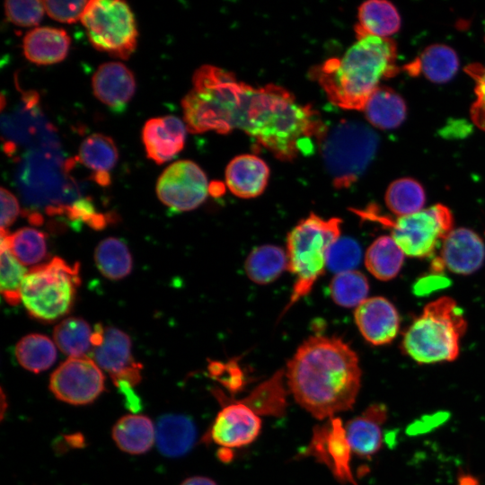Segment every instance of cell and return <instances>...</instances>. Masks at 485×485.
Segmentation results:
<instances>
[{
	"label": "cell",
	"instance_id": "cell-30",
	"mask_svg": "<svg viewBox=\"0 0 485 485\" xmlns=\"http://www.w3.org/2000/svg\"><path fill=\"white\" fill-rule=\"evenodd\" d=\"M405 254L391 236L376 238L365 255L367 270L377 279L387 281L400 272Z\"/></svg>",
	"mask_w": 485,
	"mask_h": 485
},
{
	"label": "cell",
	"instance_id": "cell-24",
	"mask_svg": "<svg viewBox=\"0 0 485 485\" xmlns=\"http://www.w3.org/2000/svg\"><path fill=\"white\" fill-rule=\"evenodd\" d=\"M400 26V14L392 4L384 0H370L358 8L355 31L357 39L366 36L389 38L399 31Z\"/></svg>",
	"mask_w": 485,
	"mask_h": 485
},
{
	"label": "cell",
	"instance_id": "cell-27",
	"mask_svg": "<svg viewBox=\"0 0 485 485\" xmlns=\"http://www.w3.org/2000/svg\"><path fill=\"white\" fill-rule=\"evenodd\" d=\"M370 124L380 129H393L405 119L406 104L393 90L379 86L363 109Z\"/></svg>",
	"mask_w": 485,
	"mask_h": 485
},
{
	"label": "cell",
	"instance_id": "cell-39",
	"mask_svg": "<svg viewBox=\"0 0 485 485\" xmlns=\"http://www.w3.org/2000/svg\"><path fill=\"white\" fill-rule=\"evenodd\" d=\"M43 1H6L4 12L7 19L18 26H34L44 13Z\"/></svg>",
	"mask_w": 485,
	"mask_h": 485
},
{
	"label": "cell",
	"instance_id": "cell-32",
	"mask_svg": "<svg viewBox=\"0 0 485 485\" xmlns=\"http://www.w3.org/2000/svg\"><path fill=\"white\" fill-rule=\"evenodd\" d=\"M94 260L101 273L111 280L125 278L132 269V257L127 244L116 237L106 238L98 244Z\"/></svg>",
	"mask_w": 485,
	"mask_h": 485
},
{
	"label": "cell",
	"instance_id": "cell-15",
	"mask_svg": "<svg viewBox=\"0 0 485 485\" xmlns=\"http://www.w3.org/2000/svg\"><path fill=\"white\" fill-rule=\"evenodd\" d=\"M308 451L322 460L340 481L355 483L349 465L352 451L340 419L331 418L326 425L317 428Z\"/></svg>",
	"mask_w": 485,
	"mask_h": 485
},
{
	"label": "cell",
	"instance_id": "cell-25",
	"mask_svg": "<svg viewBox=\"0 0 485 485\" xmlns=\"http://www.w3.org/2000/svg\"><path fill=\"white\" fill-rule=\"evenodd\" d=\"M459 60L455 51L443 44H433L408 64L405 68L411 75L420 73L431 82L442 84L449 81L456 74Z\"/></svg>",
	"mask_w": 485,
	"mask_h": 485
},
{
	"label": "cell",
	"instance_id": "cell-17",
	"mask_svg": "<svg viewBox=\"0 0 485 485\" xmlns=\"http://www.w3.org/2000/svg\"><path fill=\"white\" fill-rule=\"evenodd\" d=\"M186 125L178 117L167 115L148 119L142 139L148 158L161 164L179 154L185 144Z\"/></svg>",
	"mask_w": 485,
	"mask_h": 485
},
{
	"label": "cell",
	"instance_id": "cell-29",
	"mask_svg": "<svg viewBox=\"0 0 485 485\" xmlns=\"http://www.w3.org/2000/svg\"><path fill=\"white\" fill-rule=\"evenodd\" d=\"M287 252L274 244H264L253 249L247 256L244 269L247 277L254 283L267 285L287 269Z\"/></svg>",
	"mask_w": 485,
	"mask_h": 485
},
{
	"label": "cell",
	"instance_id": "cell-2",
	"mask_svg": "<svg viewBox=\"0 0 485 485\" xmlns=\"http://www.w3.org/2000/svg\"><path fill=\"white\" fill-rule=\"evenodd\" d=\"M326 127L317 111L300 104L287 89L267 84L254 88L245 84L235 129H241L276 158L290 162L309 151Z\"/></svg>",
	"mask_w": 485,
	"mask_h": 485
},
{
	"label": "cell",
	"instance_id": "cell-36",
	"mask_svg": "<svg viewBox=\"0 0 485 485\" xmlns=\"http://www.w3.org/2000/svg\"><path fill=\"white\" fill-rule=\"evenodd\" d=\"M26 269L9 249L7 237H1V293L15 305L22 300V287Z\"/></svg>",
	"mask_w": 485,
	"mask_h": 485
},
{
	"label": "cell",
	"instance_id": "cell-40",
	"mask_svg": "<svg viewBox=\"0 0 485 485\" xmlns=\"http://www.w3.org/2000/svg\"><path fill=\"white\" fill-rule=\"evenodd\" d=\"M466 72L475 82L476 99L471 108V117L474 124L485 131V66L472 64Z\"/></svg>",
	"mask_w": 485,
	"mask_h": 485
},
{
	"label": "cell",
	"instance_id": "cell-33",
	"mask_svg": "<svg viewBox=\"0 0 485 485\" xmlns=\"http://www.w3.org/2000/svg\"><path fill=\"white\" fill-rule=\"evenodd\" d=\"M15 356L22 367L33 373H40L54 364L57 350L54 343L47 336L30 334L17 343Z\"/></svg>",
	"mask_w": 485,
	"mask_h": 485
},
{
	"label": "cell",
	"instance_id": "cell-12",
	"mask_svg": "<svg viewBox=\"0 0 485 485\" xmlns=\"http://www.w3.org/2000/svg\"><path fill=\"white\" fill-rule=\"evenodd\" d=\"M104 375L87 357H69L51 375L49 388L59 400L73 405L95 401L104 390Z\"/></svg>",
	"mask_w": 485,
	"mask_h": 485
},
{
	"label": "cell",
	"instance_id": "cell-26",
	"mask_svg": "<svg viewBox=\"0 0 485 485\" xmlns=\"http://www.w3.org/2000/svg\"><path fill=\"white\" fill-rule=\"evenodd\" d=\"M112 438L122 451L140 454L146 453L154 445L155 428L146 416L126 415L115 423Z\"/></svg>",
	"mask_w": 485,
	"mask_h": 485
},
{
	"label": "cell",
	"instance_id": "cell-14",
	"mask_svg": "<svg viewBox=\"0 0 485 485\" xmlns=\"http://www.w3.org/2000/svg\"><path fill=\"white\" fill-rule=\"evenodd\" d=\"M92 353L93 361L110 374L113 383L122 381L135 386L140 382L142 366L134 360L131 341L125 332L105 328L102 341Z\"/></svg>",
	"mask_w": 485,
	"mask_h": 485
},
{
	"label": "cell",
	"instance_id": "cell-19",
	"mask_svg": "<svg viewBox=\"0 0 485 485\" xmlns=\"http://www.w3.org/2000/svg\"><path fill=\"white\" fill-rule=\"evenodd\" d=\"M92 82L96 98L116 111L122 110L135 93L134 75L119 62L101 65Z\"/></svg>",
	"mask_w": 485,
	"mask_h": 485
},
{
	"label": "cell",
	"instance_id": "cell-22",
	"mask_svg": "<svg viewBox=\"0 0 485 485\" xmlns=\"http://www.w3.org/2000/svg\"><path fill=\"white\" fill-rule=\"evenodd\" d=\"M70 38L66 31L52 27H37L23 38V53L37 65H51L62 61L67 55Z\"/></svg>",
	"mask_w": 485,
	"mask_h": 485
},
{
	"label": "cell",
	"instance_id": "cell-18",
	"mask_svg": "<svg viewBox=\"0 0 485 485\" xmlns=\"http://www.w3.org/2000/svg\"><path fill=\"white\" fill-rule=\"evenodd\" d=\"M440 260L450 271L468 275L477 271L485 260V245L472 230H452L442 242Z\"/></svg>",
	"mask_w": 485,
	"mask_h": 485
},
{
	"label": "cell",
	"instance_id": "cell-31",
	"mask_svg": "<svg viewBox=\"0 0 485 485\" xmlns=\"http://www.w3.org/2000/svg\"><path fill=\"white\" fill-rule=\"evenodd\" d=\"M93 331L82 318L70 317L54 329V340L59 349L70 357H83L93 352Z\"/></svg>",
	"mask_w": 485,
	"mask_h": 485
},
{
	"label": "cell",
	"instance_id": "cell-34",
	"mask_svg": "<svg viewBox=\"0 0 485 485\" xmlns=\"http://www.w3.org/2000/svg\"><path fill=\"white\" fill-rule=\"evenodd\" d=\"M426 195L422 185L411 178L392 181L385 193V204L396 216H404L422 210Z\"/></svg>",
	"mask_w": 485,
	"mask_h": 485
},
{
	"label": "cell",
	"instance_id": "cell-3",
	"mask_svg": "<svg viewBox=\"0 0 485 485\" xmlns=\"http://www.w3.org/2000/svg\"><path fill=\"white\" fill-rule=\"evenodd\" d=\"M397 49L390 38H358L341 57H332L311 71L334 105L363 110L382 79L394 76Z\"/></svg>",
	"mask_w": 485,
	"mask_h": 485
},
{
	"label": "cell",
	"instance_id": "cell-35",
	"mask_svg": "<svg viewBox=\"0 0 485 485\" xmlns=\"http://www.w3.org/2000/svg\"><path fill=\"white\" fill-rule=\"evenodd\" d=\"M329 288L335 304L345 308H357L367 299L369 284L364 274L354 269L337 273Z\"/></svg>",
	"mask_w": 485,
	"mask_h": 485
},
{
	"label": "cell",
	"instance_id": "cell-37",
	"mask_svg": "<svg viewBox=\"0 0 485 485\" xmlns=\"http://www.w3.org/2000/svg\"><path fill=\"white\" fill-rule=\"evenodd\" d=\"M9 249L24 265L40 262L46 257L47 242L43 232L23 227L8 235Z\"/></svg>",
	"mask_w": 485,
	"mask_h": 485
},
{
	"label": "cell",
	"instance_id": "cell-10",
	"mask_svg": "<svg viewBox=\"0 0 485 485\" xmlns=\"http://www.w3.org/2000/svg\"><path fill=\"white\" fill-rule=\"evenodd\" d=\"M81 22L97 50L122 59H128L135 51L137 29L134 14L126 2L88 1Z\"/></svg>",
	"mask_w": 485,
	"mask_h": 485
},
{
	"label": "cell",
	"instance_id": "cell-23",
	"mask_svg": "<svg viewBox=\"0 0 485 485\" xmlns=\"http://www.w3.org/2000/svg\"><path fill=\"white\" fill-rule=\"evenodd\" d=\"M196 438L197 430L193 421L183 415L163 416L155 428L158 449L168 457H179L188 453Z\"/></svg>",
	"mask_w": 485,
	"mask_h": 485
},
{
	"label": "cell",
	"instance_id": "cell-41",
	"mask_svg": "<svg viewBox=\"0 0 485 485\" xmlns=\"http://www.w3.org/2000/svg\"><path fill=\"white\" fill-rule=\"evenodd\" d=\"M88 1H43L47 13L61 22L74 23L79 19Z\"/></svg>",
	"mask_w": 485,
	"mask_h": 485
},
{
	"label": "cell",
	"instance_id": "cell-42",
	"mask_svg": "<svg viewBox=\"0 0 485 485\" xmlns=\"http://www.w3.org/2000/svg\"><path fill=\"white\" fill-rule=\"evenodd\" d=\"M1 231H7L19 215V204L16 198L4 188H1Z\"/></svg>",
	"mask_w": 485,
	"mask_h": 485
},
{
	"label": "cell",
	"instance_id": "cell-1",
	"mask_svg": "<svg viewBox=\"0 0 485 485\" xmlns=\"http://www.w3.org/2000/svg\"><path fill=\"white\" fill-rule=\"evenodd\" d=\"M286 375L296 402L324 419L353 407L362 373L357 353L342 339L314 335L298 347Z\"/></svg>",
	"mask_w": 485,
	"mask_h": 485
},
{
	"label": "cell",
	"instance_id": "cell-4",
	"mask_svg": "<svg viewBox=\"0 0 485 485\" xmlns=\"http://www.w3.org/2000/svg\"><path fill=\"white\" fill-rule=\"evenodd\" d=\"M193 87L181 100L183 119L191 133L234 129L245 83L233 73L210 65L200 66L193 75Z\"/></svg>",
	"mask_w": 485,
	"mask_h": 485
},
{
	"label": "cell",
	"instance_id": "cell-28",
	"mask_svg": "<svg viewBox=\"0 0 485 485\" xmlns=\"http://www.w3.org/2000/svg\"><path fill=\"white\" fill-rule=\"evenodd\" d=\"M119 154L115 143L102 134L87 137L79 147V160L95 174L93 179L100 185L110 183L109 171L116 164Z\"/></svg>",
	"mask_w": 485,
	"mask_h": 485
},
{
	"label": "cell",
	"instance_id": "cell-9",
	"mask_svg": "<svg viewBox=\"0 0 485 485\" xmlns=\"http://www.w3.org/2000/svg\"><path fill=\"white\" fill-rule=\"evenodd\" d=\"M352 211L363 219L389 227L396 244L405 255L413 258L431 256L453 230L454 225L452 212L442 204L395 219L381 215L375 205Z\"/></svg>",
	"mask_w": 485,
	"mask_h": 485
},
{
	"label": "cell",
	"instance_id": "cell-43",
	"mask_svg": "<svg viewBox=\"0 0 485 485\" xmlns=\"http://www.w3.org/2000/svg\"><path fill=\"white\" fill-rule=\"evenodd\" d=\"M114 384L124 395L127 407L133 412H137L141 407V401L137 393L133 391V385L126 382H117Z\"/></svg>",
	"mask_w": 485,
	"mask_h": 485
},
{
	"label": "cell",
	"instance_id": "cell-13",
	"mask_svg": "<svg viewBox=\"0 0 485 485\" xmlns=\"http://www.w3.org/2000/svg\"><path fill=\"white\" fill-rule=\"evenodd\" d=\"M260 429L261 419L250 405L232 402L217 413L208 436L216 445L232 449L251 444Z\"/></svg>",
	"mask_w": 485,
	"mask_h": 485
},
{
	"label": "cell",
	"instance_id": "cell-38",
	"mask_svg": "<svg viewBox=\"0 0 485 485\" xmlns=\"http://www.w3.org/2000/svg\"><path fill=\"white\" fill-rule=\"evenodd\" d=\"M360 260L359 244L351 238H340L329 250L327 268L336 273L354 270Z\"/></svg>",
	"mask_w": 485,
	"mask_h": 485
},
{
	"label": "cell",
	"instance_id": "cell-5",
	"mask_svg": "<svg viewBox=\"0 0 485 485\" xmlns=\"http://www.w3.org/2000/svg\"><path fill=\"white\" fill-rule=\"evenodd\" d=\"M466 329L463 310L453 298L443 296L426 304L404 332L401 348L419 364L453 361Z\"/></svg>",
	"mask_w": 485,
	"mask_h": 485
},
{
	"label": "cell",
	"instance_id": "cell-11",
	"mask_svg": "<svg viewBox=\"0 0 485 485\" xmlns=\"http://www.w3.org/2000/svg\"><path fill=\"white\" fill-rule=\"evenodd\" d=\"M209 184L203 170L194 162L181 160L169 165L156 184L159 199L172 210L190 211L207 198Z\"/></svg>",
	"mask_w": 485,
	"mask_h": 485
},
{
	"label": "cell",
	"instance_id": "cell-8",
	"mask_svg": "<svg viewBox=\"0 0 485 485\" xmlns=\"http://www.w3.org/2000/svg\"><path fill=\"white\" fill-rule=\"evenodd\" d=\"M79 284V264L55 257L29 270L22 282V301L31 316L53 322L70 311Z\"/></svg>",
	"mask_w": 485,
	"mask_h": 485
},
{
	"label": "cell",
	"instance_id": "cell-21",
	"mask_svg": "<svg viewBox=\"0 0 485 485\" xmlns=\"http://www.w3.org/2000/svg\"><path fill=\"white\" fill-rule=\"evenodd\" d=\"M269 168L254 154L234 157L225 169V183L229 190L242 198L260 196L268 184Z\"/></svg>",
	"mask_w": 485,
	"mask_h": 485
},
{
	"label": "cell",
	"instance_id": "cell-44",
	"mask_svg": "<svg viewBox=\"0 0 485 485\" xmlns=\"http://www.w3.org/2000/svg\"><path fill=\"white\" fill-rule=\"evenodd\" d=\"M181 485H217L215 481L205 476H193L186 479Z\"/></svg>",
	"mask_w": 485,
	"mask_h": 485
},
{
	"label": "cell",
	"instance_id": "cell-6",
	"mask_svg": "<svg viewBox=\"0 0 485 485\" xmlns=\"http://www.w3.org/2000/svg\"><path fill=\"white\" fill-rule=\"evenodd\" d=\"M341 219L322 218L311 213L300 220L287 237V269L295 281L284 315L301 298L312 291L327 268V256L331 245L340 238Z\"/></svg>",
	"mask_w": 485,
	"mask_h": 485
},
{
	"label": "cell",
	"instance_id": "cell-16",
	"mask_svg": "<svg viewBox=\"0 0 485 485\" xmlns=\"http://www.w3.org/2000/svg\"><path fill=\"white\" fill-rule=\"evenodd\" d=\"M356 324L363 338L371 345L391 343L400 329V316L386 298L374 296L359 304L354 313Z\"/></svg>",
	"mask_w": 485,
	"mask_h": 485
},
{
	"label": "cell",
	"instance_id": "cell-7",
	"mask_svg": "<svg viewBox=\"0 0 485 485\" xmlns=\"http://www.w3.org/2000/svg\"><path fill=\"white\" fill-rule=\"evenodd\" d=\"M379 138L367 125L341 120L319 140L326 170L337 189L351 186L365 172L377 150Z\"/></svg>",
	"mask_w": 485,
	"mask_h": 485
},
{
	"label": "cell",
	"instance_id": "cell-20",
	"mask_svg": "<svg viewBox=\"0 0 485 485\" xmlns=\"http://www.w3.org/2000/svg\"><path fill=\"white\" fill-rule=\"evenodd\" d=\"M387 419L384 404L370 405L359 416L344 425L347 440L352 453L361 457H370L382 447V426Z\"/></svg>",
	"mask_w": 485,
	"mask_h": 485
}]
</instances>
